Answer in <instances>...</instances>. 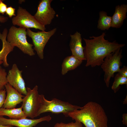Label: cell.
I'll return each instance as SVG.
<instances>
[{"mask_svg": "<svg viewBox=\"0 0 127 127\" xmlns=\"http://www.w3.org/2000/svg\"><path fill=\"white\" fill-rule=\"evenodd\" d=\"M12 22L14 25L26 29L33 28L42 31L46 30L45 26L40 24L26 9L19 6L16 15L12 18Z\"/></svg>", "mask_w": 127, "mask_h": 127, "instance_id": "52a82bcc", "label": "cell"}, {"mask_svg": "<svg viewBox=\"0 0 127 127\" xmlns=\"http://www.w3.org/2000/svg\"><path fill=\"white\" fill-rule=\"evenodd\" d=\"M99 15L97 28L102 30H108L111 27V17L107 16V12L103 11L99 12Z\"/></svg>", "mask_w": 127, "mask_h": 127, "instance_id": "ac0fdd59", "label": "cell"}, {"mask_svg": "<svg viewBox=\"0 0 127 127\" xmlns=\"http://www.w3.org/2000/svg\"><path fill=\"white\" fill-rule=\"evenodd\" d=\"M68 123H64L61 122L57 123L54 125V127H83L82 124L80 122L75 121Z\"/></svg>", "mask_w": 127, "mask_h": 127, "instance_id": "44dd1931", "label": "cell"}, {"mask_svg": "<svg viewBox=\"0 0 127 127\" xmlns=\"http://www.w3.org/2000/svg\"><path fill=\"white\" fill-rule=\"evenodd\" d=\"M7 95L2 107L6 109L14 108L21 102L24 96L8 83L4 86Z\"/></svg>", "mask_w": 127, "mask_h": 127, "instance_id": "7c38bea8", "label": "cell"}, {"mask_svg": "<svg viewBox=\"0 0 127 127\" xmlns=\"http://www.w3.org/2000/svg\"><path fill=\"white\" fill-rule=\"evenodd\" d=\"M52 0L40 1L37 11L33 16L36 20L44 26L50 24L54 18L56 12L51 6Z\"/></svg>", "mask_w": 127, "mask_h": 127, "instance_id": "9c48e42d", "label": "cell"}, {"mask_svg": "<svg viewBox=\"0 0 127 127\" xmlns=\"http://www.w3.org/2000/svg\"><path fill=\"white\" fill-rule=\"evenodd\" d=\"M39 99V105L35 117L42 113L47 112L55 114L62 113L65 117H68L69 113L82 107L56 98L48 100L45 98L43 94L40 95Z\"/></svg>", "mask_w": 127, "mask_h": 127, "instance_id": "3957f363", "label": "cell"}, {"mask_svg": "<svg viewBox=\"0 0 127 127\" xmlns=\"http://www.w3.org/2000/svg\"><path fill=\"white\" fill-rule=\"evenodd\" d=\"M8 20L7 17L0 15V22L1 23H4L6 22Z\"/></svg>", "mask_w": 127, "mask_h": 127, "instance_id": "4316f807", "label": "cell"}, {"mask_svg": "<svg viewBox=\"0 0 127 127\" xmlns=\"http://www.w3.org/2000/svg\"><path fill=\"white\" fill-rule=\"evenodd\" d=\"M0 115L6 116L12 119H18L27 117L21 107L11 109H6L2 107L0 109Z\"/></svg>", "mask_w": 127, "mask_h": 127, "instance_id": "e0dca14e", "label": "cell"}, {"mask_svg": "<svg viewBox=\"0 0 127 127\" xmlns=\"http://www.w3.org/2000/svg\"><path fill=\"white\" fill-rule=\"evenodd\" d=\"M120 75L123 76L127 77V67L124 66L120 68L119 71L118 72Z\"/></svg>", "mask_w": 127, "mask_h": 127, "instance_id": "d4e9b609", "label": "cell"}, {"mask_svg": "<svg viewBox=\"0 0 127 127\" xmlns=\"http://www.w3.org/2000/svg\"><path fill=\"white\" fill-rule=\"evenodd\" d=\"M3 1L0 0V13L3 15L6 13L7 8V5L3 2Z\"/></svg>", "mask_w": 127, "mask_h": 127, "instance_id": "cb8c5ba5", "label": "cell"}, {"mask_svg": "<svg viewBox=\"0 0 127 127\" xmlns=\"http://www.w3.org/2000/svg\"><path fill=\"white\" fill-rule=\"evenodd\" d=\"M69 45L72 55L79 60L83 61L86 60L84 53V47L82 45L81 35L76 31L74 34L70 35Z\"/></svg>", "mask_w": 127, "mask_h": 127, "instance_id": "4fadbf2b", "label": "cell"}, {"mask_svg": "<svg viewBox=\"0 0 127 127\" xmlns=\"http://www.w3.org/2000/svg\"><path fill=\"white\" fill-rule=\"evenodd\" d=\"M24 0H22V1H21V0H20V1H19V3L20 4L21 3H22V2H24Z\"/></svg>", "mask_w": 127, "mask_h": 127, "instance_id": "f1b7e54d", "label": "cell"}, {"mask_svg": "<svg viewBox=\"0 0 127 127\" xmlns=\"http://www.w3.org/2000/svg\"><path fill=\"white\" fill-rule=\"evenodd\" d=\"M13 126L11 125H0V127H12Z\"/></svg>", "mask_w": 127, "mask_h": 127, "instance_id": "83f0119b", "label": "cell"}, {"mask_svg": "<svg viewBox=\"0 0 127 127\" xmlns=\"http://www.w3.org/2000/svg\"><path fill=\"white\" fill-rule=\"evenodd\" d=\"M6 91L5 89L0 90V109L2 107L6 97Z\"/></svg>", "mask_w": 127, "mask_h": 127, "instance_id": "7402d4cb", "label": "cell"}, {"mask_svg": "<svg viewBox=\"0 0 127 127\" xmlns=\"http://www.w3.org/2000/svg\"><path fill=\"white\" fill-rule=\"evenodd\" d=\"M38 86L36 85L32 89L26 87L27 94L23 98L21 106L23 111L26 117L33 119L38 108L40 101V95Z\"/></svg>", "mask_w": 127, "mask_h": 127, "instance_id": "8992f818", "label": "cell"}, {"mask_svg": "<svg viewBox=\"0 0 127 127\" xmlns=\"http://www.w3.org/2000/svg\"><path fill=\"white\" fill-rule=\"evenodd\" d=\"M15 9L11 6L7 7L6 9V14L8 15L10 18H12L14 16H16L15 13Z\"/></svg>", "mask_w": 127, "mask_h": 127, "instance_id": "603a6c76", "label": "cell"}, {"mask_svg": "<svg viewBox=\"0 0 127 127\" xmlns=\"http://www.w3.org/2000/svg\"><path fill=\"white\" fill-rule=\"evenodd\" d=\"M7 75L5 70L0 66V90L3 89L5 85L8 83Z\"/></svg>", "mask_w": 127, "mask_h": 127, "instance_id": "ffe728a7", "label": "cell"}, {"mask_svg": "<svg viewBox=\"0 0 127 127\" xmlns=\"http://www.w3.org/2000/svg\"><path fill=\"white\" fill-rule=\"evenodd\" d=\"M8 32L7 29L6 28L4 29L2 33L0 30V39L2 44V49L0 51V61L3 62V65L5 67H7L9 66L7 60V55L13 51L15 47L6 39Z\"/></svg>", "mask_w": 127, "mask_h": 127, "instance_id": "5bb4252c", "label": "cell"}, {"mask_svg": "<svg viewBox=\"0 0 127 127\" xmlns=\"http://www.w3.org/2000/svg\"><path fill=\"white\" fill-rule=\"evenodd\" d=\"M105 33L103 32L99 36L90 37V39H83L86 44L84 47V56L87 61L86 66L94 67L101 65L108 55L125 46L124 44L105 40Z\"/></svg>", "mask_w": 127, "mask_h": 127, "instance_id": "6da1fadb", "label": "cell"}, {"mask_svg": "<svg viewBox=\"0 0 127 127\" xmlns=\"http://www.w3.org/2000/svg\"><path fill=\"white\" fill-rule=\"evenodd\" d=\"M52 119L48 115L37 119H7L0 115V125H11L18 127H34L38 124L43 121L49 122Z\"/></svg>", "mask_w": 127, "mask_h": 127, "instance_id": "8fae6325", "label": "cell"}, {"mask_svg": "<svg viewBox=\"0 0 127 127\" xmlns=\"http://www.w3.org/2000/svg\"><path fill=\"white\" fill-rule=\"evenodd\" d=\"M124 84L127 85V77L122 76L118 73L115 76L112 89L115 93L120 88V85Z\"/></svg>", "mask_w": 127, "mask_h": 127, "instance_id": "d6986e66", "label": "cell"}, {"mask_svg": "<svg viewBox=\"0 0 127 127\" xmlns=\"http://www.w3.org/2000/svg\"><path fill=\"white\" fill-rule=\"evenodd\" d=\"M127 5H118L115 8V12L111 17V27L119 28L122 25L124 20L126 18Z\"/></svg>", "mask_w": 127, "mask_h": 127, "instance_id": "9a60e30c", "label": "cell"}, {"mask_svg": "<svg viewBox=\"0 0 127 127\" xmlns=\"http://www.w3.org/2000/svg\"></svg>", "mask_w": 127, "mask_h": 127, "instance_id": "4dcf8cb0", "label": "cell"}, {"mask_svg": "<svg viewBox=\"0 0 127 127\" xmlns=\"http://www.w3.org/2000/svg\"></svg>", "mask_w": 127, "mask_h": 127, "instance_id": "1f68e13d", "label": "cell"}, {"mask_svg": "<svg viewBox=\"0 0 127 127\" xmlns=\"http://www.w3.org/2000/svg\"><path fill=\"white\" fill-rule=\"evenodd\" d=\"M82 62L72 55L67 57L64 60L62 64V74L64 75L69 71L75 69L79 66Z\"/></svg>", "mask_w": 127, "mask_h": 127, "instance_id": "2e32d148", "label": "cell"}, {"mask_svg": "<svg viewBox=\"0 0 127 127\" xmlns=\"http://www.w3.org/2000/svg\"><path fill=\"white\" fill-rule=\"evenodd\" d=\"M26 29L12 26L8 33L7 40L12 45L17 47L24 54L31 56H33L35 54L32 48L33 45L27 41Z\"/></svg>", "mask_w": 127, "mask_h": 127, "instance_id": "277c9868", "label": "cell"}, {"mask_svg": "<svg viewBox=\"0 0 127 127\" xmlns=\"http://www.w3.org/2000/svg\"><path fill=\"white\" fill-rule=\"evenodd\" d=\"M83 124L85 127H108L107 116L102 106L90 101L79 109L69 113L68 117Z\"/></svg>", "mask_w": 127, "mask_h": 127, "instance_id": "7a4b0ae2", "label": "cell"}, {"mask_svg": "<svg viewBox=\"0 0 127 127\" xmlns=\"http://www.w3.org/2000/svg\"><path fill=\"white\" fill-rule=\"evenodd\" d=\"M56 30V28H55L47 32L44 31L35 32L30 28L26 30L27 35L32 38L34 46V49L40 59L44 58V50L45 45Z\"/></svg>", "mask_w": 127, "mask_h": 127, "instance_id": "ba28073f", "label": "cell"}, {"mask_svg": "<svg viewBox=\"0 0 127 127\" xmlns=\"http://www.w3.org/2000/svg\"><path fill=\"white\" fill-rule=\"evenodd\" d=\"M22 71L20 70L14 64L9 70L7 76L8 83L21 94L26 95L27 93L25 83L22 75Z\"/></svg>", "mask_w": 127, "mask_h": 127, "instance_id": "30bf717a", "label": "cell"}, {"mask_svg": "<svg viewBox=\"0 0 127 127\" xmlns=\"http://www.w3.org/2000/svg\"><path fill=\"white\" fill-rule=\"evenodd\" d=\"M123 124L126 126H127V114L126 113L123 114L122 115Z\"/></svg>", "mask_w": 127, "mask_h": 127, "instance_id": "484cf974", "label": "cell"}, {"mask_svg": "<svg viewBox=\"0 0 127 127\" xmlns=\"http://www.w3.org/2000/svg\"><path fill=\"white\" fill-rule=\"evenodd\" d=\"M3 62L2 61H0V65L2 64H3Z\"/></svg>", "mask_w": 127, "mask_h": 127, "instance_id": "f546056e", "label": "cell"}, {"mask_svg": "<svg viewBox=\"0 0 127 127\" xmlns=\"http://www.w3.org/2000/svg\"><path fill=\"white\" fill-rule=\"evenodd\" d=\"M122 49L119 48L108 55L104 59L101 65L104 72V80L107 87L109 86L110 80L114 76V73L118 72L122 63L121 60L123 57Z\"/></svg>", "mask_w": 127, "mask_h": 127, "instance_id": "5b68a950", "label": "cell"}]
</instances>
